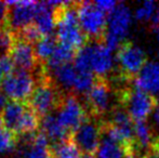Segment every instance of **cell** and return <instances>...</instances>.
<instances>
[{
  "label": "cell",
  "instance_id": "6da1fadb",
  "mask_svg": "<svg viewBox=\"0 0 159 158\" xmlns=\"http://www.w3.org/2000/svg\"><path fill=\"white\" fill-rule=\"evenodd\" d=\"M63 97L64 94H62L47 70L43 68L38 74L37 86L27 104L42 119L57 110Z\"/></svg>",
  "mask_w": 159,
  "mask_h": 158
},
{
  "label": "cell",
  "instance_id": "7a4b0ae2",
  "mask_svg": "<svg viewBox=\"0 0 159 158\" xmlns=\"http://www.w3.org/2000/svg\"><path fill=\"white\" fill-rule=\"evenodd\" d=\"M117 97L121 107H124L134 122L145 121L154 112L158 100L148 92L133 87H125L117 91Z\"/></svg>",
  "mask_w": 159,
  "mask_h": 158
},
{
  "label": "cell",
  "instance_id": "3957f363",
  "mask_svg": "<svg viewBox=\"0 0 159 158\" xmlns=\"http://www.w3.org/2000/svg\"><path fill=\"white\" fill-rule=\"evenodd\" d=\"M116 61L118 63L119 75L121 81L130 82L135 79L139 73L147 63V55L141 47L134 42L125 40L117 49Z\"/></svg>",
  "mask_w": 159,
  "mask_h": 158
},
{
  "label": "cell",
  "instance_id": "277c9868",
  "mask_svg": "<svg viewBox=\"0 0 159 158\" xmlns=\"http://www.w3.org/2000/svg\"><path fill=\"white\" fill-rule=\"evenodd\" d=\"M78 21L81 30L89 40L103 42L107 28L106 14L98 10L94 2H76Z\"/></svg>",
  "mask_w": 159,
  "mask_h": 158
},
{
  "label": "cell",
  "instance_id": "5b68a950",
  "mask_svg": "<svg viewBox=\"0 0 159 158\" xmlns=\"http://www.w3.org/2000/svg\"><path fill=\"white\" fill-rule=\"evenodd\" d=\"M132 23V13L125 3H118L116 9L107 17L106 34L103 43L111 51L118 49L126 40Z\"/></svg>",
  "mask_w": 159,
  "mask_h": 158
},
{
  "label": "cell",
  "instance_id": "8992f818",
  "mask_svg": "<svg viewBox=\"0 0 159 158\" xmlns=\"http://www.w3.org/2000/svg\"><path fill=\"white\" fill-rule=\"evenodd\" d=\"M37 86V79L30 72L15 70L13 74L4 77L1 90L8 99L14 102L28 101Z\"/></svg>",
  "mask_w": 159,
  "mask_h": 158
},
{
  "label": "cell",
  "instance_id": "52a82bcc",
  "mask_svg": "<svg viewBox=\"0 0 159 158\" xmlns=\"http://www.w3.org/2000/svg\"><path fill=\"white\" fill-rule=\"evenodd\" d=\"M57 112L60 122L70 132V134L90 117L88 108L71 93L64 94Z\"/></svg>",
  "mask_w": 159,
  "mask_h": 158
},
{
  "label": "cell",
  "instance_id": "ba28073f",
  "mask_svg": "<svg viewBox=\"0 0 159 158\" xmlns=\"http://www.w3.org/2000/svg\"><path fill=\"white\" fill-rule=\"evenodd\" d=\"M81 153L95 155L102 141V120L90 116L70 135Z\"/></svg>",
  "mask_w": 159,
  "mask_h": 158
},
{
  "label": "cell",
  "instance_id": "9c48e42d",
  "mask_svg": "<svg viewBox=\"0 0 159 158\" xmlns=\"http://www.w3.org/2000/svg\"><path fill=\"white\" fill-rule=\"evenodd\" d=\"M87 108L90 116L98 118L106 114L108 111H113V89L107 78H96L94 84L88 92Z\"/></svg>",
  "mask_w": 159,
  "mask_h": 158
},
{
  "label": "cell",
  "instance_id": "30bf717a",
  "mask_svg": "<svg viewBox=\"0 0 159 158\" xmlns=\"http://www.w3.org/2000/svg\"><path fill=\"white\" fill-rule=\"evenodd\" d=\"M9 7L7 25L14 32H21L32 25L35 19L38 2L35 1H6Z\"/></svg>",
  "mask_w": 159,
  "mask_h": 158
},
{
  "label": "cell",
  "instance_id": "8fae6325",
  "mask_svg": "<svg viewBox=\"0 0 159 158\" xmlns=\"http://www.w3.org/2000/svg\"><path fill=\"white\" fill-rule=\"evenodd\" d=\"M90 47V70L96 78H106L113 70L115 61L111 50L103 42H89Z\"/></svg>",
  "mask_w": 159,
  "mask_h": 158
},
{
  "label": "cell",
  "instance_id": "7c38bea8",
  "mask_svg": "<svg viewBox=\"0 0 159 158\" xmlns=\"http://www.w3.org/2000/svg\"><path fill=\"white\" fill-rule=\"evenodd\" d=\"M10 56L14 63L15 68L19 70L32 73L33 70H38L41 66H43L38 62L34 44L25 40L16 38Z\"/></svg>",
  "mask_w": 159,
  "mask_h": 158
},
{
  "label": "cell",
  "instance_id": "4fadbf2b",
  "mask_svg": "<svg viewBox=\"0 0 159 158\" xmlns=\"http://www.w3.org/2000/svg\"><path fill=\"white\" fill-rule=\"evenodd\" d=\"M19 158H51V143L47 135L38 131L32 142H22Z\"/></svg>",
  "mask_w": 159,
  "mask_h": 158
},
{
  "label": "cell",
  "instance_id": "5bb4252c",
  "mask_svg": "<svg viewBox=\"0 0 159 158\" xmlns=\"http://www.w3.org/2000/svg\"><path fill=\"white\" fill-rule=\"evenodd\" d=\"M136 88L151 94L159 93V63L147 62L139 75L133 80Z\"/></svg>",
  "mask_w": 159,
  "mask_h": 158
},
{
  "label": "cell",
  "instance_id": "9a60e30c",
  "mask_svg": "<svg viewBox=\"0 0 159 158\" xmlns=\"http://www.w3.org/2000/svg\"><path fill=\"white\" fill-rule=\"evenodd\" d=\"M34 25L42 37L51 36L55 30L54 11L47 2H38L36 9Z\"/></svg>",
  "mask_w": 159,
  "mask_h": 158
},
{
  "label": "cell",
  "instance_id": "2e32d148",
  "mask_svg": "<svg viewBox=\"0 0 159 158\" xmlns=\"http://www.w3.org/2000/svg\"><path fill=\"white\" fill-rule=\"evenodd\" d=\"M41 131L47 135L50 143L57 144L70 138V132L60 122L57 114L47 115L41 119Z\"/></svg>",
  "mask_w": 159,
  "mask_h": 158
},
{
  "label": "cell",
  "instance_id": "e0dca14e",
  "mask_svg": "<svg viewBox=\"0 0 159 158\" xmlns=\"http://www.w3.org/2000/svg\"><path fill=\"white\" fill-rule=\"evenodd\" d=\"M26 108H27V103L14 101L9 102L0 114L4 128L14 132L17 135V130H19L20 124H21Z\"/></svg>",
  "mask_w": 159,
  "mask_h": 158
},
{
  "label": "cell",
  "instance_id": "ac0fdd59",
  "mask_svg": "<svg viewBox=\"0 0 159 158\" xmlns=\"http://www.w3.org/2000/svg\"><path fill=\"white\" fill-rule=\"evenodd\" d=\"M140 154L136 146L133 148H127L121 144L111 141L103 137L95 155L96 158H128L129 156Z\"/></svg>",
  "mask_w": 159,
  "mask_h": 158
},
{
  "label": "cell",
  "instance_id": "d6986e66",
  "mask_svg": "<svg viewBox=\"0 0 159 158\" xmlns=\"http://www.w3.org/2000/svg\"><path fill=\"white\" fill-rule=\"evenodd\" d=\"M52 79L57 86V88H62L67 92L73 93L74 84H75L76 75H77V70L74 66V64L68 63L60 66L54 70H52Z\"/></svg>",
  "mask_w": 159,
  "mask_h": 158
},
{
  "label": "cell",
  "instance_id": "ffe728a7",
  "mask_svg": "<svg viewBox=\"0 0 159 158\" xmlns=\"http://www.w3.org/2000/svg\"><path fill=\"white\" fill-rule=\"evenodd\" d=\"M76 53L77 52L75 50H73V49L68 48V47L64 46V44L57 43L53 54L51 55V57L44 64V67H46L47 70L52 72V70H54L55 68L60 67V66L71 63V61L75 59Z\"/></svg>",
  "mask_w": 159,
  "mask_h": 158
},
{
  "label": "cell",
  "instance_id": "44dd1931",
  "mask_svg": "<svg viewBox=\"0 0 159 158\" xmlns=\"http://www.w3.org/2000/svg\"><path fill=\"white\" fill-rule=\"evenodd\" d=\"M57 37L54 35L51 36H46L42 37L40 40H38L35 43L34 48H35V53L37 60L41 65H44L47 63L49 59L51 57V55L53 54L55 48L57 46Z\"/></svg>",
  "mask_w": 159,
  "mask_h": 158
},
{
  "label": "cell",
  "instance_id": "7402d4cb",
  "mask_svg": "<svg viewBox=\"0 0 159 158\" xmlns=\"http://www.w3.org/2000/svg\"><path fill=\"white\" fill-rule=\"evenodd\" d=\"M51 158H81V151L69 138L51 145Z\"/></svg>",
  "mask_w": 159,
  "mask_h": 158
},
{
  "label": "cell",
  "instance_id": "603a6c76",
  "mask_svg": "<svg viewBox=\"0 0 159 158\" xmlns=\"http://www.w3.org/2000/svg\"><path fill=\"white\" fill-rule=\"evenodd\" d=\"M77 70V68H76ZM96 80V77L94 76L92 72L90 70H78L76 75L75 84H74L73 93L77 94H88V92L91 90Z\"/></svg>",
  "mask_w": 159,
  "mask_h": 158
},
{
  "label": "cell",
  "instance_id": "cb8c5ba5",
  "mask_svg": "<svg viewBox=\"0 0 159 158\" xmlns=\"http://www.w3.org/2000/svg\"><path fill=\"white\" fill-rule=\"evenodd\" d=\"M16 41L14 32L8 25H0V56L10 55Z\"/></svg>",
  "mask_w": 159,
  "mask_h": 158
},
{
  "label": "cell",
  "instance_id": "d4e9b609",
  "mask_svg": "<svg viewBox=\"0 0 159 158\" xmlns=\"http://www.w3.org/2000/svg\"><path fill=\"white\" fill-rule=\"evenodd\" d=\"M17 135L14 132L8 130L4 127L0 128V154L9 153L16 147Z\"/></svg>",
  "mask_w": 159,
  "mask_h": 158
},
{
  "label": "cell",
  "instance_id": "484cf974",
  "mask_svg": "<svg viewBox=\"0 0 159 158\" xmlns=\"http://www.w3.org/2000/svg\"><path fill=\"white\" fill-rule=\"evenodd\" d=\"M156 8H157V4L155 1H152V0H147V1L143 2L140 7L135 10L134 12V17H135L138 21L141 22H147L149 20H153L154 15L156 12Z\"/></svg>",
  "mask_w": 159,
  "mask_h": 158
},
{
  "label": "cell",
  "instance_id": "4316f807",
  "mask_svg": "<svg viewBox=\"0 0 159 158\" xmlns=\"http://www.w3.org/2000/svg\"><path fill=\"white\" fill-rule=\"evenodd\" d=\"M0 70H1L2 74L4 75V77L9 76L15 72L16 68H15V65L10 55L0 56Z\"/></svg>",
  "mask_w": 159,
  "mask_h": 158
},
{
  "label": "cell",
  "instance_id": "83f0119b",
  "mask_svg": "<svg viewBox=\"0 0 159 158\" xmlns=\"http://www.w3.org/2000/svg\"><path fill=\"white\" fill-rule=\"evenodd\" d=\"M118 3H119V2L114 1V0H101V1L94 2L96 8L102 11L103 13H105V14H106V13L111 14L116 9V7L118 6Z\"/></svg>",
  "mask_w": 159,
  "mask_h": 158
},
{
  "label": "cell",
  "instance_id": "f1b7e54d",
  "mask_svg": "<svg viewBox=\"0 0 159 158\" xmlns=\"http://www.w3.org/2000/svg\"><path fill=\"white\" fill-rule=\"evenodd\" d=\"M9 7L7 2L0 1V25H6L7 24V16H8Z\"/></svg>",
  "mask_w": 159,
  "mask_h": 158
},
{
  "label": "cell",
  "instance_id": "f546056e",
  "mask_svg": "<svg viewBox=\"0 0 159 158\" xmlns=\"http://www.w3.org/2000/svg\"><path fill=\"white\" fill-rule=\"evenodd\" d=\"M7 104H8V102H7L6 94L3 93V91L0 90V114L2 113V111H3V108L6 107Z\"/></svg>",
  "mask_w": 159,
  "mask_h": 158
},
{
  "label": "cell",
  "instance_id": "4dcf8cb0",
  "mask_svg": "<svg viewBox=\"0 0 159 158\" xmlns=\"http://www.w3.org/2000/svg\"><path fill=\"white\" fill-rule=\"evenodd\" d=\"M152 115H153V120L154 122H155L157 126H159V103L157 104V106L155 107V110H154V112L152 113Z\"/></svg>",
  "mask_w": 159,
  "mask_h": 158
},
{
  "label": "cell",
  "instance_id": "1f68e13d",
  "mask_svg": "<svg viewBox=\"0 0 159 158\" xmlns=\"http://www.w3.org/2000/svg\"><path fill=\"white\" fill-rule=\"evenodd\" d=\"M140 158H159V156L156 154L155 152H153L152 150H149V151H147L146 153H144V154H143Z\"/></svg>",
  "mask_w": 159,
  "mask_h": 158
},
{
  "label": "cell",
  "instance_id": "d6a6232c",
  "mask_svg": "<svg viewBox=\"0 0 159 158\" xmlns=\"http://www.w3.org/2000/svg\"><path fill=\"white\" fill-rule=\"evenodd\" d=\"M152 28H153V32L155 34L156 38L159 41V23H153L152 24Z\"/></svg>",
  "mask_w": 159,
  "mask_h": 158
},
{
  "label": "cell",
  "instance_id": "836d02e7",
  "mask_svg": "<svg viewBox=\"0 0 159 158\" xmlns=\"http://www.w3.org/2000/svg\"><path fill=\"white\" fill-rule=\"evenodd\" d=\"M153 23H159V3L157 4V8H156V12L155 15H154L153 20H152Z\"/></svg>",
  "mask_w": 159,
  "mask_h": 158
},
{
  "label": "cell",
  "instance_id": "e575fe53",
  "mask_svg": "<svg viewBox=\"0 0 159 158\" xmlns=\"http://www.w3.org/2000/svg\"><path fill=\"white\" fill-rule=\"evenodd\" d=\"M81 158H96V156L94 155H89V154H84L81 156Z\"/></svg>",
  "mask_w": 159,
  "mask_h": 158
},
{
  "label": "cell",
  "instance_id": "d590c367",
  "mask_svg": "<svg viewBox=\"0 0 159 158\" xmlns=\"http://www.w3.org/2000/svg\"><path fill=\"white\" fill-rule=\"evenodd\" d=\"M3 79H4V75L2 74L1 70H0V84H2V81H3Z\"/></svg>",
  "mask_w": 159,
  "mask_h": 158
},
{
  "label": "cell",
  "instance_id": "8d00e7d4",
  "mask_svg": "<svg viewBox=\"0 0 159 158\" xmlns=\"http://www.w3.org/2000/svg\"><path fill=\"white\" fill-rule=\"evenodd\" d=\"M3 124H2V119H1V115H0V128H2Z\"/></svg>",
  "mask_w": 159,
  "mask_h": 158
},
{
  "label": "cell",
  "instance_id": "74e56055",
  "mask_svg": "<svg viewBox=\"0 0 159 158\" xmlns=\"http://www.w3.org/2000/svg\"><path fill=\"white\" fill-rule=\"evenodd\" d=\"M157 100H158V101H159V93H158V99H157Z\"/></svg>",
  "mask_w": 159,
  "mask_h": 158
}]
</instances>
